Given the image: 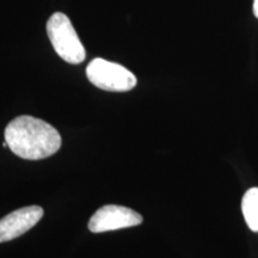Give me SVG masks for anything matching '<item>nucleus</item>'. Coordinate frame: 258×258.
Here are the masks:
<instances>
[{"mask_svg": "<svg viewBox=\"0 0 258 258\" xmlns=\"http://www.w3.org/2000/svg\"><path fill=\"white\" fill-rule=\"evenodd\" d=\"M241 212L247 227L258 233V188L253 186L244 194L241 200Z\"/></svg>", "mask_w": 258, "mask_h": 258, "instance_id": "423d86ee", "label": "nucleus"}, {"mask_svg": "<svg viewBox=\"0 0 258 258\" xmlns=\"http://www.w3.org/2000/svg\"><path fill=\"white\" fill-rule=\"evenodd\" d=\"M5 141L16 156L27 160L44 159L61 146V137L53 125L28 115L18 116L6 125Z\"/></svg>", "mask_w": 258, "mask_h": 258, "instance_id": "f257e3e1", "label": "nucleus"}, {"mask_svg": "<svg viewBox=\"0 0 258 258\" xmlns=\"http://www.w3.org/2000/svg\"><path fill=\"white\" fill-rule=\"evenodd\" d=\"M44 212L40 206H30L10 213L0 219V243L21 237L31 230L43 217Z\"/></svg>", "mask_w": 258, "mask_h": 258, "instance_id": "39448f33", "label": "nucleus"}, {"mask_svg": "<svg viewBox=\"0 0 258 258\" xmlns=\"http://www.w3.org/2000/svg\"><path fill=\"white\" fill-rule=\"evenodd\" d=\"M47 34L54 50L66 62L78 64L85 60V48L70 18L62 12L50 16L47 22Z\"/></svg>", "mask_w": 258, "mask_h": 258, "instance_id": "f03ea898", "label": "nucleus"}, {"mask_svg": "<svg viewBox=\"0 0 258 258\" xmlns=\"http://www.w3.org/2000/svg\"><path fill=\"white\" fill-rule=\"evenodd\" d=\"M143 217L133 209L122 206L108 205L99 208L89 221V230L92 233L116 231L143 224Z\"/></svg>", "mask_w": 258, "mask_h": 258, "instance_id": "20e7f679", "label": "nucleus"}, {"mask_svg": "<svg viewBox=\"0 0 258 258\" xmlns=\"http://www.w3.org/2000/svg\"><path fill=\"white\" fill-rule=\"evenodd\" d=\"M253 15L258 18V0H253Z\"/></svg>", "mask_w": 258, "mask_h": 258, "instance_id": "0eeeda50", "label": "nucleus"}, {"mask_svg": "<svg viewBox=\"0 0 258 258\" xmlns=\"http://www.w3.org/2000/svg\"><path fill=\"white\" fill-rule=\"evenodd\" d=\"M86 77L96 88L111 92L131 91L137 85V77L121 64L101 57L93 59L86 67Z\"/></svg>", "mask_w": 258, "mask_h": 258, "instance_id": "7ed1b4c3", "label": "nucleus"}]
</instances>
